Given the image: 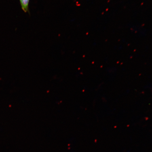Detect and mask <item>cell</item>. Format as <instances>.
Segmentation results:
<instances>
[{"mask_svg": "<svg viewBox=\"0 0 152 152\" xmlns=\"http://www.w3.org/2000/svg\"><path fill=\"white\" fill-rule=\"evenodd\" d=\"M20 1L22 10L24 12H29L28 5L30 0H20Z\"/></svg>", "mask_w": 152, "mask_h": 152, "instance_id": "1", "label": "cell"}]
</instances>
